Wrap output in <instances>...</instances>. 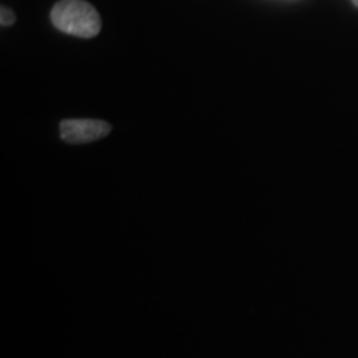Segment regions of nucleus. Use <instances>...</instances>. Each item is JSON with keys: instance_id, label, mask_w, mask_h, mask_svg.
<instances>
[{"instance_id": "nucleus-1", "label": "nucleus", "mask_w": 358, "mask_h": 358, "mask_svg": "<svg viewBox=\"0 0 358 358\" xmlns=\"http://www.w3.org/2000/svg\"><path fill=\"white\" fill-rule=\"evenodd\" d=\"M52 24L62 32L80 38H93L100 34V13L85 0H60L50 12Z\"/></svg>"}, {"instance_id": "nucleus-2", "label": "nucleus", "mask_w": 358, "mask_h": 358, "mask_svg": "<svg viewBox=\"0 0 358 358\" xmlns=\"http://www.w3.org/2000/svg\"><path fill=\"white\" fill-rule=\"evenodd\" d=\"M111 127L103 120H64L60 123L62 140L70 145L92 143L108 136Z\"/></svg>"}, {"instance_id": "nucleus-3", "label": "nucleus", "mask_w": 358, "mask_h": 358, "mask_svg": "<svg viewBox=\"0 0 358 358\" xmlns=\"http://www.w3.org/2000/svg\"><path fill=\"white\" fill-rule=\"evenodd\" d=\"M0 24H2V27H10L15 24V13L12 12V8L8 7L0 8Z\"/></svg>"}, {"instance_id": "nucleus-4", "label": "nucleus", "mask_w": 358, "mask_h": 358, "mask_svg": "<svg viewBox=\"0 0 358 358\" xmlns=\"http://www.w3.org/2000/svg\"><path fill=\"white\" fill-rule=\"evenodd\" d=\"M352 3H353V6H355V7L358 8V0H352Z\"/></svg>"}]
</instances>
